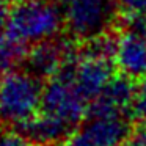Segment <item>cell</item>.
I'll list each match as a JSON object with an SVG mask.
<instances>
[{"label": "cell", "mask_w": 146, "mask_h": 146, "mask_svg": "<svg viewBox=\"0 0 146 146\" xmlns=\"http://www.w3.org/2000/svg\"><path fill=\"white\" fill-rule=\"evenodd\" d=\"M17 3H29V2H36V0H14Z\"/></svg>", "instance_id": "ac0fdd59"}, {"label": "cell", "mask_w": 146, "mask_h": 146, "mask_svg": "<svg viewBox=\"0 0 146 146\" xmlns=\"http://www.w3.org/2000/svg\"><path fill=\"white\" fill-rule=\"evenodd\" d=\"M116 10L124 13V16L141 14L146 16V0H113Z\"/></svg>", "instance_id": "7c38bea8"}, {"label": "cell", "mask_w": 146, "mask_h": 146, "mask_svg": "<svg viewBox=\"0 0 146 146\" xmlns=\"http://www.w3.org/2000/svg\"><path fill=\"white\" fill-rule=\"evenodd\" d=\"M10 16H11V8L8 5V0H0V36L8 29Z\"/></svg>", "instance_id": "e0dca14e"}, {"label": "cell", "mask_w": 146, "mask_h": 146, "mask_svg": "<svg viewBox=\"0 0 146 146\" xmlns=\"http://www.w3.org/2000/svg\"><path fill=\"white\" fill-rule=\"evenodd\" d=\"M124 146H146V124L133 129L132 135L124 143Z\"/></svg>", "instance_id": "9a60e30c"}, {"label": "cell", "mask_w": 146, "mask_h": 146, "mask_svg": "<svg viewBox=\"0 0 146 146\" xmlns=\"http://www.w3.org/2000/svg\"><path fill=\"white\" fill-rule=\"evenodd\" d=\"M132 110L140 119L146 121V77L141 79V82L137 86V96H135Z\"/></svg>", "instance_id": "5bb4252c"}, {"label": "cell", "mask_w": 146, "mask_h": 146, "mask_svg": "<svg viewBox=\"0 0 146 146\" xmlns=\"http://www.w3.org/2000/svg\"><path fill=\"white\" fill-rule=\"evenodd\" d=\"M29 50L27 44L11 38L10 35L0 36V77L14 72L19 64L25 63Z\"/></svg>", "instance_id": "8fae6325"}, {"label": "cell", "mask_w": 146, "mask_h": 146, "mask_svg": "<svg viewBox=\"0 0 146 146\" xmlns=\"http://www.w3.org/2000/svg\"><path fill=\"white\" fill-rule=\"evenodd\" d=\"M63 146H94L82 130H74L69 135V138L63 143Z\"/></svg>", "instance_id": "2e32d148"}, {"label": "cell", "mask_w": 146, "mask_h": 146, "mask_svg": "<svg viewBox=\"0 0 146 146\" xmlns=\"http://www.w3.org/2000/svg\"><path fill=\"white\" fill-rule=\"evenodd\" d=\"M80 130L94 146H124L133 132L129 118L124 115L88 116Z\"/></svg>", "instance_id": "ba28073f"}, {"label": "cell", "mask_w": 146, "mask_h": 146, "mask_svg": "<svg viewBox=\"0 0 146 146\" xmlns=\"http://www.w3.org/2000/svg\"><path fill=\"white\" fill-rule=\"evenodd\" d=\"M61 11L69 35L83 42L110 33L116 19L113 0H61Z\"/></svg>", "instance_id": "3957f363"}, {"label": "cell", "mask_w": 146, "mask_h": 146, "mask_svg": "<svg viewBox=\"0 0 146 146\" xmlns=\"http://www.w3.org/2000/svg\"><path fill=\"white\" fill-rule=\"evenodd\" d=\"M115 77V63L80 52L72 83L86 102H94Z\"/></svg>", "instance_id": "5b68a950"}, {"label": "cell", "mask_w": 146, "mask_h": 146, "mask_svg": "<svg viewBox=\"0 0 146 146\" xmlns=\"http://www.w3.org/2000/svg\"><path fill=\"white\" fill-rule=\"evenodd\" d=\"M77 54L72 41L50 39L35 44L25 58V71L36 79H54L68 57Z\"/></svg>", "instance_id": "8992f818"}, {"label": "cell", "mask_w": 146, "mask_h": 146, "mask_svg": "<svg viewBox=\"0 0 146 146\" xmlns=\"http://www.w3.org/2000/svg\"><path fill=\"white\" fill-rule=\"evenodd\" d=\"M42 88L39 79L27 71L0 77V121L17 127L36 116L41 108Z\"/></svg>", "instance_id": "7a4b0ae2"}, {"label": "cell", "mask_w": 146, "mask_h": 146, "mask_svg": "<svg viewBox=\"0 0 146 146\" xmlns=\"http://www.w3.org/2000/svg\"><path fill=\"white\" fill-rule=\"evenodd\" d=\"M64 25L61 5L50 0L17 3L11 10L7 35L24 44H39L55 39Z\"/></svg>", "instance_id": "6da1fadb"}, {"label": "cell", "mask_w": 146, "mask_h": 146, "mask_svg": "<svg viewBox=\"0 0 146 146\" xmlns=\"http://www.w3.org/2000/svg\"><path fill=\"white\" fill-rule=\"evenodd\" d=\"M0 146H35L19 130H0Z\"/></svg>", "instance_id": "4fadbf2b"}, {"label": "cell", "mask_w": 146, "mask_h": 146, "mask_svg": "<svg viewBox=\"0 0 146 146\" xmlns=\"http://www.w3.org/2000/svg\"><path fill=\"white\" fill-rule=\"evenodd\" d=\"M135 80L123 76H115L101 96L91 102L88 116H107V115H124L129 108H133L137 96ZM86 116V118H88Z\"/></svg>", "instance_id": "52a82bcc"}, {"label": "cell", "mask_w": 146, "mask_h": 146, "mask_svg": "<svg viewBox=\"0 0 146 146\" xmlns=\"http://www.w3.org/2000/svg\"><path fill=\"white\" fill-rule=\"evenodd\" d=\"M17 129L33 145L39 146H52L61 141L64 143L74 132L72 127L68 126L66 123L47 113H42V111L33 116L32 119H29L27 123L17 126Z\"/></svg>", "instance_id": "30bf717a"}, {"label": "cell", "mask_w": 146, "mask_h": 146, "mask_svg": "<svg viewBox=\"0 0 146 146\" xmlns=\"http://www.w3.org/2000/svg\"><path fill=\"white\" fill-rule=\"evenodd\" d=\"M115 66L132 80L146 77V36L123 32L118 36Z\"/></svg>", "instance_id": "9c48e42d"}, {"label": "cell", "mask_w": 146, "mask_h": 146, "mask_svg": "<svg viewBox=\"0 0 146 146\" xmlns=\"http://www.w3.org/2000/svg\"><path fill=\"white\" fill-rule=\"evenodd\" d=\"M88 102L71 80L54 77L42 88L41 110L74 129L88 116Z\"/></svg>", "instance_id": "277c9868"}]
</instances>
